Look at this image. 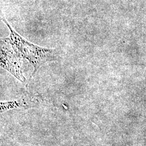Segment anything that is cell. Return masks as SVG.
<instances>
[{
	"instance_id": "1",
	"label": "cell",
	"mask_w": 146,
	"mask_h": 146,
	"mask_svg": "<svg viewBox=\"0 0 146 146\" xmlns=\"http://www.w3.org/2000/svg\"><path fill=\"white\" fill-rule=\"evenodd\" d=\"M2 20L10 31L9 36L3 40V41L11 44L14 52L20 58L27 59L32 64L34 68L33 74L42 64L55 59V50L38 47L27 41L14 31L4 18H2Z\"/></svg>"
},
{
	"instance_id": "2",
	"label": "cell",
	"mask_w": 146,
	"mask_h": 146,
	"mask_svg": "<svg viewBox=\"0 0 146 146\" xmlns=\"http://www.w3.org/2000/svg\"><path fill=\"white\" fill-rule=\"evenodd\" d=\"M20 58L16 53L14 54L11 51L8 52L6 48L5 49L4 47L1 46V66L11 72L21 82H25L26 79L20 69Z\"/></svg>"
}]
</instances>
